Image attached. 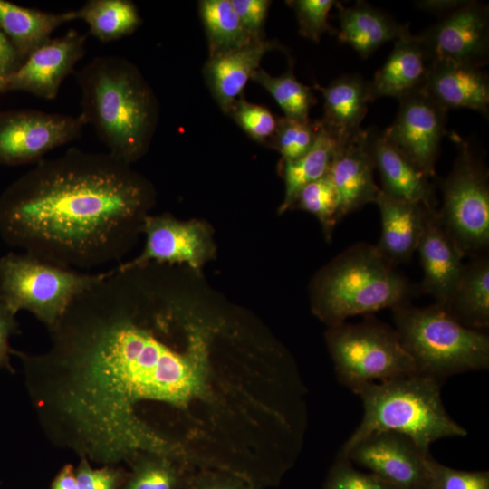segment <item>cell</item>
I'll list each match as a JSON object with an SVG mask.
<instances>
[{
    "label": "cell",
    "instance_id": "obj_1",
    "mask_svg": "<svg viewBox=\"0 0 489 489\" xmlns=\"http://www.w3.org/2000/svg\"><path fill=\"white\" fill-rule=\"evenodd\" d=\"M49 332L51 345L41 354L12 349L47 436L108 465L141 453L168 457L170 444L139 409L177 402L183 359L127 277L106 272Z\"/></svg>",
    "mask_w": 489,
    "mask_h": 489
},
{
    "label": "cell",
    "instance_id": "obj_2",
    "mask_svg": "<svg viewBox=\"0 0 489 489\" xmlns=\"http://www.w3.org/2000/svg\"><path fill=\"white\" fill-rule=\"evenodd\" d=\"M152 201L150 185L129 164L72 148L4 190L0 235L56 265L91 268L126 254Z\"/></svg>",
    "mask_w": 489,
    "mask_h": 489
},
{
    "label": "cell",
    "instance_id": "obj_3",
    "mask_svg": "<svg viewBox=\"0 0 489 489\" xmlns=\"http://www.w3.org/2000/svg\"><path fill=\"white\" fill-rule=\"evenodd\" d=\"M81 113L108 153L130 165L148 150L158 119L157 99L138 68L115 55H99L76 72Z\"/></svg>",
    "mask_w": 489,
    "mask_h": 489
},
{
    "label": "cell",
    "instance_id": "obj_4",
    "mask_svg": "<svg viewBox=\"0 0 489 489\" xmlns=\"http://www.w3.org/2000/svg\"><path fill=\"white\" fill-rule=\"evenodd\" d=\"M363 417L340 453L349 450L368 436L396 432L410 438L429 453L430 445L446 437L466 436V430L446 412L436 379L415 373L358 388Z\"/></svg>",
    "mask_w": 489,
    "mask_h": 489
},
{
    "label": "cell",
    "instance_id": "obj_5",
    "mask_svg": "<svg viewBox=\"0 0 489 489\" xmlns=\"http://www.w3.org/2000/svg\"><path fill=\"white\" fill-rule=\"evenodd\" d=\"M410 282L378 251L357 243L338 255L319 275L313 307L330 327L352 316L393 309L409 302Z\"/></svg>",
    "mask_w": 489,
    "mask_h": 489
},
{
    "label": "cell",
    "instance_id": "obj_6",
    "mask_svg": "<svg viewBox=\"0 0 489 489\" xmlns=\"http://www.w3.org/2000/svg\"><path fill=\"white\" fill-rule=\"evenodd\" d=\"M395 330L413 359L417 373L437 381L489 367V337L466 328L436 303L420 308L405 302L391 309Z\"/></svg>",
    "mask_w": 489,
    "mask_h": 489
},
{
    "label": "cell",
    "instance_id": "obj_7",
    "mask_svg": "<svg viewBox=\"0 0 489 489\" xmlns=\"http://www.w3.org/2000/svg\"><path fill=\"white\" fill-rule=\"evenodd\" d=\"M105 273H83L27 253H8L0 259V297L15 314L28 311L49 330Z\"/></svg>",
    "mask_w": 489,
    "mask_h": 489
},
{
    "label": "cell",
    "instance_id": "obj_8",
    "mask_svg": "<svg viewBox=\"0 0 489 489\" xmlns=\"http://www.w3.org/2000/svg\"><path fill=\"white\" fill-rule=\"evenodd\" d=\"M326 340L339 380L362 386L417 373L396 330L374 318L331 326Z\"/></svg>",
    "mask_w": 489,
    "mask_h": 489
},
{
    "label": "cell",
    "instance_id": "obj_9",
    "mask_svg": "<svg viewBox=\"0 0 489 489\" xmlns=\"http://www.w3.org/2000/svg\"><path fill=\"white\" fill-rule=\"evenodd\" d=\"M458 155L441 183L439 223L464 256L479 255L489 244V182L485 165L456 134Z\"/></svg>",
    "mask_w": 489,
    "mask_h": 489
},
{
    "label": "cell",
    "instance_id": "obj_10",
    "mask_svg": "<svg viewBox=\"0 0 489 489\" xmlns=\"http://www.w3.org/2000/svg\"><path fill=\"white\" fill-rule=\"evenodd\" d=\"M85 126L79 115L28 109L0 111V165L37 163L51 150L79 139Z\"/></svg>",
    "mask_w": 489,
    "mask_h": 489
},
{
    "label": "cell",
    "instance_id": "obj_11",
    "mask_svg": "<svg viewBox=\"0 0 489 489\" xmlns=\"http://www.w3.org/2000/svg\"><path fill=\"white\" fill-rule=\"evenodd\" d=\"M447 111L421 89L399 100L395 120L382 132L430 178L436 177V161L446 134Z\"/></svg>",
    "mask_w": 489,
    "mask_h": 489
},
{
    "label": "cell",
    "instance_id": "obj_12",
    "mask_svg": "<svg viewBox=\"0 0 489 489\" xmlns=\"http://www.w3.org/2000/svg\"><path fill=\"white\" fill-rule=\"evenodd\" d=\"M340 454L352 464L369 469L395 489H431L430 453L423 452L401 434L374 433Z\"/></svg>",
    "mask_w": 489,
    "mask_h": 489
},
{
    "label": "cell",
    "instance_id": "obj_13",
    "mask_svg": "<svg viewBox=\"0 0 489 489\" xmlns=\"http://www.w3.org/2000/svg\"><path fill=\"white\" fill-rule=\"evenodd\" d=\"M418 35L434 61L484 67L489 54L488 7L479 2L464 1Z\"/></svg>",
    "mask_w": 489,
    "mask_h": 489
},
{
    "label": "cell",
    "instance_id": "obj_14",
    "mask_svg": "<svg viewBox=\"0 0 489 489\" xmlns=\"http://www.w3.org/2000/svg\"><path fill=\"white\" fill-rule=\"evenodd\" d=\"M86 39V34L74 29L51 38L5 79L2 92L22 91L44 100L55 99L63 80L84 56Z\"/></svg>",
    "mask_w": 489,
    "mask_h": 489
},
{
    "label": "cell",
    "instance_id": "obj_15",
    "mask_svg": "<svg viewBox=\"0 0 489 489\" xmlns=\"http://www.w3.org/2000/svg\"><path fill=\"white\" fill-rule=\"evenodd\" d=\"M374 132V129H361L338 143L327 173L337 195L338 223L364 206L375 203L380 191L373 175Z\"/></svg>",
    "mask_w": 489,
    "mask_h": 489
},
{
    "label": "cell",
    "instance_id": "obj_16",
    "mask_svg": "<svg viewBox=\"0 0 489 489\" xmlns=\"http://www.w3.org/2000/svg\"><path fill=\"white\" fill-rule=\"evenodd\" d=\"M141 232L146 235L142 253L118 267L129 269L151 263H179L197 269L211 253L207 230L198 222H181L168 215H148Z\"/></svg>",
    "mask_w": 489,
    "mask_h": 489
},
{
    "label": "cell",
    "instance_id": "obj_17",
    "mask_svg": "<svg viewBox=\"0 0 489 489\" xmlns=\"http://www.w3.org/2000/svg\"><path fill=\"white\" fill-rule=\"evenodd\" d=\"M417 251L424 274L420 292L445 306L460 281L465 256L439 223L436 209L428 212Z\"/></svg>",
    "mask_w": 489,
    "mask_h": 489
},
{
    "label": "cell",
    "instance_id": "obj_18",
    "mask_svg": "<svg viewBox=\"0 0 489 489\" xmlns=\"http://www.w3.org/2000/svg\"><path fill=\"white\" fill-rule=\"evenodd\" d=\"M434 59L419 35H413L408 24L395 40L393 50L383 66L369 82L370 101L393 97L398 101L423 88Z\"/></svg>",
    "mask_w": 489,
    "mask_h": 489
},
{
    "label": "cell",
    "instance_id": "obj_19",
    "mask_svg": "<svg viewBox=\"0 0 489 489\" xmlns=\"http://www.w3.org/2000/svg\"><path fill=\"white\" fill-rule=\"evenodd\" d=\"M483 67L450 60L434 61L422 90L446 110L489 111V81Z\"/></svg>",
    "mask_w": 489,
    "mask_h": 489
},
{
    "label": "cell",
    "instance_id": "obj_20",
    "mask_svg": "<svg viewBox=\"0 0 489 489\" xmlns=\"http://www.w3.org/2000/svg\"><path fill=\"white\" fill-rule=\"evenodd\" d=\"M381 218L378 251L391 264L408 262L417 251L428 208L422 203L398 199L379 191L375 201Z\"/></svg>",
    "mask_w": 489,
    "mask_h": 489
},
{
    "label": "cell",
    "instance_id": "obj_21",
    "mask_svg": "<svg viewBox=\"0 0 489 489\" xmlns=\"http://www.w3.org/2000/svg\"><path fill=\"white\" fill-rule=\"evenodd\" d=\"M279 45L255 38L247 43L210 55L204 72L211 92L220 108L229 112L264 55Z\"/></svg>",
    "mask_w": 489,
    "mask_h": 489
},
{
    "label": "cell",
    "instance_id": "obj_22",
    "mask_svg": "<svg viewBox=\"0 0 489 489\" xmlns=\"http://www.w3.org/2000/svg\"><path fill=\"white\" fill-rule=\"evenodd\" d=\"M372 155L375 169L380 176L382 192L398 199L422 203L428 208L437 209L430 177L378 130H375L372 139Z\"/></svg>",
    "mask_w": 489,
    "mask_h": 489
},
{
    "label": "cell",
    "instance_id": "obj_23",
    "mask_svg": "<svg viewBox=\"0 0 489 489\" xmlns=\"http://www.w3.org/2000/svg\"><path fill=\"white\" fill-rule=\"evenodd\" d=\"M335 5L340 20L339 42L351 46L363 59L383 43L398 39L408 24L398 23L385 12L362 1L352 6L340 2Z\"/></svg>",
    "mask_w": 489,
    "mask_h": 489
},
{
    "label": "cell",
    "instance_id": "obj_24",
    "mask_svg": "<svg viewBox=\"0 0 489 489\" xmlns=\"http://www.w3.org/2000/svg\"><path fill=\"white\" fill-rule=\"evenodd\" d=\"M324 99L321 122L340 140L361 129V122L371 101L369 82L360 75H344L328 86L315 85Z\"/></svg>",
    "mask_w": 489,
    "mask_h": 489
},
{
    "label": "cell",
    "instance_id": "obj_25",
    "mask_svg": "<svg viewBox=\"0 0 489 489\" xmlns=\"http://www.w3.org/2000/svg\"><path fill=\"white\" fill-rule=\"evenodd\" d=\"M76 19L75 10L51 13L0 0V28L24 60L51 39L62 24Z\"/></svg>",
    "mask_w": 489,
    "mask_h": 489
},
{
    "label": "cell",
    "instance_id": "obj_26",
    "mask_svg": "<svg viewBox=\"0 0 489 489\" xmlns=\"http://www.w3.org/2000/svg\"><path fill=\"white\" fill-rule=\"evenodd\" d=\"M463 326L480 331L489 326V259L475 255L465 264L460 281L443 306Z\"/></svg>",
    "mask_w": 489,
    "mask_h": 489
},
{
    "label": "cell",
    "instance_id": "obj_27",
    "mask_svg": "<svg viewBox=\"0 0 489 489\" xmlns=\"http://www.w3.org/2000/svg\"><path fill=\"white\" fill-rule=\"evenodd\" d=\"M338 143V138L319 120L317 137L312 148L295 160L283 161L285 194L280 212L294 205L303 187L328 173Z\"/></svg>",
    "mask_w": 489,
    "mask_h": 489
},
{
    "label": "cell",
    "instance_id": "obj_28",
    "mask_svg": "<svg viewBox=\"0 0 489 489\" xmlns=\"http://www.w3.org/2000/svg\"><path fill=\"white\" fill-rule=\"evenodd\" d=\"M89 34L102 43L120 39L133 33L140 24L136 5L129 0H89L75 10Z\"/></svg>",
    "mask_w": 489,
    "mask_h": 489
},
{
    "label": "cell",
    "instance_id": "obj_29",
    "mask_svg": "<svg viewBox=\"0 0 489 489\" xmlns=\"http://www.w3.org/2000/svg\"><path fill=\"white\" fill-rule=\"evenodd\" d=\"M199 12L210 55L240 47L254 39L242 26L230 0H203L199 2Z\"/></svg>",
    "mask_w": 489,
    "mask_h": 489
},
{
    "label": "cell",
    "instance_id": "obj_30",
    "mask_svg": "<svg viewBox=\"0 0 489 489\" xmlns=\"http://www.w3.org/2000/svg\"><path fill=\"white\" fill-rule=\"evenodd\" d=\"M252 80L264 87L284 112V117L299 121L309 120V111L315 103L310 87L300 82L292 68L283 74L273 77L264 70H256Z\"/></svg>",
    "mask_w": 489,
    "mask_h": 489
},
{
    "label": "cell",
    "instance_id": "obj_31",
    "mask_svg": "<svg viewBox=\"0 0 489 489\" xmlns=\"http://www.w3.org/2000/svg\"><path fill=\"white\" fill-rule=\"evenodd\" d=\"M294 205L314 215L321 222L326 238H331L338 223V201L335 188L328 174L303 187Z\"/></svg>",
    "mask_w": 489,
    "mask_h": 489
},
{
    "label": "cell",
    "instance_id": "obj_32",
    "mask_svg": "<svg viewBox=\"0 0 489 489\" xmlns=\"http://www.w3.org/2000/svg\"><path fill=\"white\" fill-rule=\"evenodd\" d=\"M182 474L167 456L150 455L138 462L124 489H180Z\"/></svg>",
    "mask_w": 489,
    "mask_h": 489
},
{
    "label": "cell",
    "instance_id": "obj_33",
    "mask_svg": "<svg viewBox=\"0 0 489 489\" xmlns=\"http://www.w3.org/2000/svg\"><path fill=\"white\" fill-rule=\"evenodd\" d=\"M319 129V120L299 121L288 118L278 120L272 138L283 161L295 160L304 155L313 145Z\"/></svg>",
    "mask_w": 489,
    "mask_h": 489
},
{
    "label": "cell",
    "instance_id": "obj_34",
    "mask_svg": "<svg viewBox=\"0 0 489 489\" xmlns=\"http://www.w3.org/2000/svg\"><path fill=\"white\" fill-rule=\"evenodd\" d=\"M296 14L299 33L314 42H319L326 33L336 34L337 30L328 23L329 13L336 4L333 0H293L287 2Z\"/></svg>",
    "mask_w": 489,
    "mask_h": 489
},
{
    "label": "cell",
    "instance_id": "obj_35",
    "mask_svg": "<svg viewBox=\"0 0 489 489\" xmlns=\"http://www.w3.org/2000/svg\"><path fill=\"white\" fill-rule=\"evenodd\" d=\"M323 489H395L372 473L355 469L353 464L339 454L329 471Z\"/></svg>",
    "mask_w": 489,
    "mask_h": 489
},
{
    "label": "cell",
    "instance_id": "obj_36",
    "mask_svg": "<svg viewBox=\"0 0 489 489\" xmlns=\"http://www.w3.org/2000/svg\"><path fill=\"white\" fill-rule=\"evenodd\" d=\"M229 112L238 125L254 139L264 141L273 138L278 120L265 107L240 98Z\"/></svg>",
    "mask_w": 489,
    "mask_h": 489
},
{
    "label": "cell",
    "instance_id": "obj_37",
    "mask_svg": "<svg viewBox=\"0 0 489 489\" xmlns=\"http://www.w3.org/2000/svg\"><path fill=\"white\" fill-rule=\"evenodd\" d=\"M431 489H489V473L463 471L428 460Z\"/></svg>",
    "mask_w": 489,
    "mask_h": 489
},
{
    "label": "cell",
    "instance_id": "obj_38",
    "mask_svg": "<svg viewBox=\"0 0 489 489\" xmlns=\"http://www.w3.org/2000/svg\"><path fill=\"white\" fill-rule=\"evenodd\" d=\"M232 5L245 32L252 38H260L271 1L231 0Z\"/></svg>",
    "mask_w": 489,
    "mask_h": 489
},
{
    "label": "cell",
    "instance_id": "obj_39",
    "mask_svg": "<svg viewBox=\"0 0 489 489\" xmlns=\"http://www.w3.org/2000/svg\"><path fill=\"white\" fill-rule=\"evenodd\" d=\"M75 475L79 489H117L120 482L118 471L108 466L92 468L84 457Z\"/></svg>",
    "mask_w": 489,
    "mask_h": 489
},
{
    "label": "cell",
    "instance_id": "obj_40",
    "mask_svg": "<svg viewBox=\"0 0 489 489\" xmlns=\"http://www.w3.org/2000/svg\"><path fill=\"white\" fill-rule=\"evenodd\" d=\"M15 313L0 297V368L13 371L10 364L12 349L9 346L11 335L18 332V322Z\"/></svg>",
    "mask_w": 489,
    "mask_h": 489
},
{
    "label": "cell",
    "instance_id": "obj_41",
    "mask_svg": "<svg viewBox=\"0 0 489 489\" xmlns=\"http://www.w3.org/2000/svg\"><path fill=\"white\" fill-rule=\"evenodd\" d=\"M186 485V489H253L246 479L226 474L198 475Z\"/></svg>",
    "mask_w": 489,
    "mask_h": 489
},
{
    "label": "cell",
    "instance_id": "obj_42",
    "mask_svg": "<svg viewBox=\"0 0 489 489\" xmlns=\"http://www.w3.org/2000/svg\"><path fill=\"white\" fill-rule=\"evenodd\" d=\"M23 62L10 40L0 28V77L5 81Z\"/></svg>",
    "mask_w": 489,
    "mask_h": 489
},
{
    "label": "cell",
    "instance_id": "obj_43",
    "mask_svg": "<svg viewBox=\"0 0 489 489\" xmlns=\"http://www.w3.org/2000/svg\"><path fill=\"white\" fill-rule=\"evenodd\" d=\"M464 1L465 0H423L415 2V5L418 9L443 16L461 5Z\"/></svg>",
    "mask_w": 489,
    "mask_h": 489
},
{
    "label": "cell",
    "instance_id": "obj_44",
    "mask_svg": "<svg viewBox=\"0 0 489 489\" xmlns=\"http://www.w3.org/2000/svg\"><path fill=\"white\" fill-rule=\"evenodd\" d=\"M52 489H79L75 470L71 465H65L55 476Z\"/></svg>",
    "mask_w": 489,
    "mask_h": 489
},
{
    "label": "cell",
    "instance_id": "obj_45",
    "mask_svg": "<svg viewBox=\"0 0 489 489\" xmlns=\"http://www.w3.org/2000/svg\"><path fill=\"white\" fill-rule=\"evenodd\" d=\"M4 82H5V80L2 77H0V92H2Z\"/></svg>",
    "mask_w": 489,
    "mask_h": 489
}]
</instances>
